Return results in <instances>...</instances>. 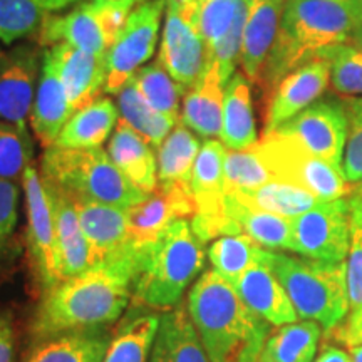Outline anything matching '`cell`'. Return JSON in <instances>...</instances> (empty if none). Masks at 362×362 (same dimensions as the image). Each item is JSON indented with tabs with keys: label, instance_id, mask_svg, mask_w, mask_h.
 I'll return each mask as SVG.
<instances>
[{
	"label": "cell",
	"instance_id": "53",
	"mask_svg": "<svg viewBox=\"0 0 362 362\" xmlns=\"http://www.w3.org/2000/svg\"><path fill=\"white\" fill-rule=\"evenodd\" d=\"M193 2H197V4H203V2H206V0H193Z\"/></svg>",
	"mask_w": 362,
	"mask_h": 362
},
{
	"label": "cell",
	"instance_id": "6",
	"mask_svg": "<svg viewBox=\"0 0 362 362\" xmlns=\"http://www.w3.org/2000/svg\"><path fill=\"white\" fill-rule=\"evenodd\" d=\"M42 181L72 202L103 203L123 210L146 197L99 148H47L42 156Z\"/></svg>",
	"mask_w": 362,
	"mask_h": 362
},
{
	"label": "cell",
	"instance_id": "26",
	"mask_svg": "<svg viewBox=\"0 0 362 362\" xmlns=\"http://www.w3.org/2000/svg\"><path fill=\"white\" fill-rule=\"evenodd\" d=\"M107 155L136 188L151 193L158 185V163L151 148L124 119H119Z\"/></svg>",
	"mask_w": 362,
	"mask_h": 362
},
{
	"label": "cell",
	"instance_id": "35",
	"mask_svg": "<svg viewBox=\"0 0 362 362\" xmlns=\"http://www.w3.org/2000/svg\"><path fill=\"white\" fill-rule=\"evenodd\" d=\"M262 248L247 235H225L214 240L208 259L214 270L233 285L252 265L259 264Z\"/></svg>",
	"mask_w": 362,
	"mask_h": 362
},
{
	"label": "cell",
	"instance_id": "15",
	"mask_svg": "<svg viewBox=\"0 0 362 362\" xmlns=\"http://www.w3.org/2000/svg\"><path fill=\"white\" fill-rule=\"evenodd\" d=\"M330 83L329 61L314 57L288 72L267 99L265 133L277 129L322 96Z\"/></svg>",
	"mask_w": 362,
	"mask_h": 362
},
{
	"label": "cell",
	"instance_id": "3",
	"mask_svg": "<svg viewBox=\"0 0 362 362\" xmlns=\"http://www.w3.org/2000/svg\"><path fill=\"white\" fill-rule=\"evenodd\" d=\"M188 312L211 362H260L272 325L218 272L208 270L193 284Z\"/></svg>",
	"mask_w": 362,
	"mask_h": 362
},
{
	"label": "cell",
	"instance_id": "20",
	"mask_svg": "<svg viewBox=\"0 0 362 362\" xmlns=\"http://www.w3.org/2000/svg\"><path fill=\"white\" fill-rule=\"evenodd\" d=\"M233 287L247 307H250L257 315H260L270 325L280 327V325L298 320L297 312L293 309L284 285L279 282L269 265H265L262 260L259 264L252 265L233 284Z\"/></svg>",
	"mask_w": 362,
	"mask_h": 362
},
{
	"label": "cell",
	"instance_id": "2",
	"mask_svg": "<svg viewBox=\"0 0 362 362\" xmlns=\"http://www.w3.org/2000/svg\"><path fill=\"white\" fill-rule=\"evenodd\" d=\"M362 25V0H285L279 34L259 86L265 98L288 72L332 45L349 42Z\"/></svg>",
	"mask_w": 362,
	"mask_h": 362
},
{
	"label": "cell",
	"instance_id": "29",
	"mask_svg": "<svg viewBox=\"0 0 362 362\" xmlns=\"http://www.w3.org/2000/svg\"><path fill=\"white\" fill-rule=\"evenodd\" d=\"M160 317L146 307H131L112 336L103 362H149Z\"/></svg>",
	"mask_w": 362,
	"mask_h": 362
},
{
	"label": "cell",
	"instance_id": "38",
	"mask_svg": "<svg viewBox=\"0 0 362 362\" xmlns=\"http://www.w3.org/2000/svg\"><path fill=\"white\" fill-rule=\"evenodd\" d=\"M33 160V139L25 126L0 121V180L19 181Z\"/></svg>",
	"mask_w": 362,
	"mask_h": 362
},
{
	"label": "cell",
	"instance_id": "12",
	"mask_svg": "<svg viewBox=\"0 0 362 362\" xmlns=\"http://www.w3.org/2000/svg\"><path fill=\"white\" fill-rule=\"evenodd\" d=\"M27 206V242H29L30 262L37 279L39 288L45 296L61 282L57 274V240L51 198L34 166H27L22 176Z\"/></svg>",
	"mask_w": 362,
	"mask_h": 362
},
{
	"label": "cell",
	"instance_id": "40",
	"mask_svg": "<svg viewBox=\"0 0 362 362\" xmlns=\"http://www.w3.org/2000/svg\"><path fill=\"white\" fill-rule=\"evenodd\" d=\"M47 12L37 0H0V40L12 44L40 29Z\"/></svg>",
	"mask_w": 362,
	"mask_h": 362
},
{
	"label": "cell",
	"instance_id": "52",
	"mask_svg": "<svg viewBox=\"0 0 362 362\" xmlns=\"http://www.w3.org/2000/svg\"><path fill=\"white\" fill-rule=\"evenodd\" d=\"M352 359L354 362H362V346H356V347H351L349 349Z\"/></svg>",
	"mask_w": 362,
	"mask_h": 362
},
{
	"label": "cell",
	"instance_id": "33",
	"mask_svg": "<svg viewBox=\"0 0 362 362\" xmlns=\"http://www.w3.org/2000/svg\"><path fill=\"white\" fill-rule=\"evenodd\" d=\"M202 144L197 136H193L188 126L180 121L158 148V183H178L189 187L194 160Z\"/></svg>",
	"mask_w": 362,
	"mask_h": 362
},
{
	"label": "cell",
	"instance_id": "37",
	"mask_svg": "<svg viewBox=\"0 0 362 362\" xmlns=\"http://www.w3.org/2000/svg\"><path fill=\"white\" fill-rule=\"evenodd\" d=\"M329 61L330 84L344 98H362V52L354 44L332 45L317 54Z\"/></svg>",
	"mask_w": 362,
	"mask_h": 362
},
{
	"label": "cell",
	"instance_id": "46",
	"mask_svg": "<svg viewBox=\"0 0 362 362\" xmlns=\"http://www.w3.org/2000/svg\"><path fill=\"white\" fill-rule=\"evenodd\" d=\"M0 362H16V332L8 314H0Z\"/></svg>",
	"mask_w": 362,
	"mask_h": 362
},
{
	"label": "cell",
	"instance_id": "50",
	"mask_svg": "<svg viewBox=\"0 0 362 362\" xmlns=\"http://www.w3.org/2000/svg\"><path fill=\"white\" fill-rule=\"evenodd\" d=\"M103 2L111 4V6H116L119 8H124V11H131L138 4H143V0H103Z\"/></svg>",
	"mask_w": 362,
	"mask_h": 362
},
{
	"label": "cell",
	"instance_id": "7",
	"mask_svg": "<svg viewBox=\"0 0 362 362\" xmlns=\"http://www.w3.org/2000/svg\"><path fill=\"white\" fill-rule=\"evenodd\" d=\"M253 151L260 156L275 180L297 185L314 194L319 202L347 197L352 188L344 176L342 166L312 155L304 146L277 131L264 133Z\"/></svg>",
	"mask_w": 362,
	"mask_h": 362
},
{
	"label": "cell",
	"instance_id": "9",
	"mask_svg": "<svg viewBox=\"0 0 362 362\" xmlns=\"http://www.w3.org/2000/svg\"><path fill=\"white\" fill-rule=\"evenodd\" d=\"M198 4L193 0H166V21L160 49V64L187 94L202 78L206 47L197 27Z\"/></svg>",
	"mask_w": 362,
	"mask_h": 362
},
{
	"label": "cell",
	"instance_id": "25",
	"mask_svg": "<svg viewBox=\"0 0 362 362\" xmlns=\"http://www.w3.org/2000/svg\"><path fill=\"white\" fill-rule=\"evenodd\" d=\"M79 223L89 242L96 264L124 247L128 238L126 210L93 202H74Z\"/></svg>",
	"mask_w": 362,
	"mask_h": 362
},
{
	"label": "cell",
	"instance_id": "36",
	"mask_svg": "<svg viewBox=\"0 0 362 362\" xmlns=\"http://www.w3.org/2000/svg\"><path fill=\"white\" fill-rule=\"evenodd\" d=\"M139 96L146 101L153 110L166 116L171 121H178V106L181 90L173 78L165 71L160 61L155 64L139 67L131 78Z\"/></svg>",
	"mask_w": 362,
	"mask_h": 362
},
{
	"label": "cell",
	"instance_id": "18",
	"mask_svg": "<svg viewBox=\"0 0 362 362\" xmlns=\"http://www.w3.org/2000/svg\"><path fill=\"white\" fill-rule=\"evenodd\" d=\"M45 189L52 205L57 240V274L62 282L84 274L90 267L96 265V260L81 228L74 202L49 185H45Z\"/></svg>",
	"mask_w": 362,
	"mask_h": 362
},
{
	"label": "cell",
	"instance_id": "27",
	"mask_svg": "<svg viewBox=\"0 0 362 362\" xmlns=\"http://www.w3.org/2000/svg\"><path fill=\"white\" fill-rule=\"evenodd\" d=\"M225 83L214 64H205L202 78L185 94L183 123L203 138L220 136Z\"/></svg>",
	"mask_w": 362,
	"mask_h": 362
},
{
	"label": "cell",
	"instance_id": "42",
	"mask_svg": "<svg viewBox=\"0 0 362 362\" xmlns=\"http://www.w3.org/2000/svg\"><path fill=\"white\" fill-rule=\"evenodd\" d=\"M342 103L349 117L342 171L347 183L354 187L362 181V98H346Z\"/></svg>",
	"mask_w": 362,
	"mask_h": 362
},
{
	"label": "cell",
	"instance_id": "11",
	"mask_svg": "<svg viewBox=\"0 0 362 362\" xmlns=\"http://www.w3.org/2000/svg\"><path fill=\"white\" fill-rule=\"evenodd\" d=\"M165 7L166 0H148L129 13L123 30L106 56V93L119 94L139 66L153 56Z\"/></svg>",
	"mask_w": 362,
	"mask_h": 362
},
{
	"label": "cell",
	"instance_id": "24",
	"mask_svg": "<svg viewBox=\"0 0 362 362\" xmlns=\"http://www.w3.org/2000/svg\"><path fill=\"white\" fill-rule=\"evenodd\" d=\"M220 139L225 148L232 151H245L259 143L252 106L250 81L240 72L233 74L225 86Z\"/></svg>",
	"mask_w": 362,
	"mask_h": 362
},
{
	"label": "cell",
	"instance_id": "45",
	"mask_svg": "<svg viewBox=\"0 0 362 362\" xmlns=\"http://www.w3.org/2000/svg\"><path fill=\"white\" fill-rule=\"evenodd\" d=\"M334 334H336L337 341L349 347V349L356 346H362V309L351 312L346 317V320L334 330Z\"/></svg>",
	"mask_w": 362,
	"mask_h": 362
},
{
	"label": "cell",
	"instance_id": "44",
	"mask_svg": "<svg viewBox=\"0 0 362 362\" xmlns=\"http://www.w3.org/2000/svg\"><path fill=\"white\" fill-rule=\"evenodd\" d=\"M346 279L351 314L362 309V226H352L351 247L346 259Z\"/></svg>",
	"mask_w": 362,
	"mask_h": 362
},
{
	"label": "cell",
	"instance_id": "13",
	"mask_svg": "<svg viewBox=\"0 0 362 362\" xmlns=\"http://www.w3.org/2000/svg\"><path fill=\"white\" fill-rule=\"evenodd\" d=\"M347 129L349 117L344 103L320 101L314 103L274 131L293 139L312 155L342 166Z\"/></svg>",
	"mask_w": 362,
	"mask_h": 362
},
{
	"label": "cell",
	"instance_id": "5",
	"mask_svg": "<svg viewBox=\"0 0 362 362\" xmlns=\"http://www.w3.org/2000/svg\"><path fill=\"white\" fill-rule=\"evenodd\" d=\"M260 260L274 272L298 319L314 320L332 332L349 314L346 262L327 264L277 250H262Z\"/></svg>",
	"mask_w": 362,
	"mask_h": 362
},
{
	"label": "cell",
	"instance_id": "49",
	"mask_svg": "<svg viewBox=\"0 0 362 362\" xmlns=\"http://www.w3.org/2000/svg\"><path fill=\"white\" fill-rule=\"evenodd\" d=\"M37 2L45 12H56L61 11V8H66L71 4L79 2V0H37Z\"/></svg>",
	"mask_w": 362,
	"mask_h": 362
},
{
	"label": "cell",
	"instance_id": "30",
	"mask_svg": "<svg viewBox=\"0 0 362 362\" xmlns=\"http://www.w3.org/2000/svg\"><path fill=\"white\" fill-rule=\"evenodd\" d=\"M119 110L111 99L98 98L88 107L72 115L54 146L93 149L99 148L117 124Z\"/></svg>",
	"mask_w": 362,
	"mask_h": 362
},
{
	"label": "cell",
	"instance_id": "23",
	"mask_svg": "<svg viewBox=\"0 0 362 362\" xmlns=\"http://www.w3.org/2000/svg\"><path fill=\"white\" fill-rule=\"evenodd\" d=\"M149 362H211L187 307L176 305L160 317Z\"/></svg>",
	"mask_w": 362,
	"mask_h": 362
},
{
	"label": "cell",
	"instance_id": "1",
	"mask_svg": "<svg viewBox=\"0 0 362 362\" xmlns=\"http://www.w3.org/2000/svg\"><path fill=\"white\" fill-rule=\"evenodd\" d=\"M141 247L126 240L124 247L84 274L59 282L42 296L33 322L40 339L66 330L107 327L123 315L133 298Z\"/></svg>",
	"mask_w": 362,
	"mask_h": 362
},
{
	"label": "cell",
	"instance_id": "4",
	"mask_svg": "<svg viewBox=\"0 0 362 362\" xmlns=\"http://www.w3.org/2000/svg\"><path fill=\"white\" fill-rule=\"evenodd\" d=\"M205 267L203 242L187 218L171 223L156 242L141 247L133 284V305L170 310Z\"/></svg>",
	"mask_w": 362,
	"mask_h": 362
},
{
	"label": "cell",
	"instance_id": "16",
	"mask_svg": "<svg viewBox=\"0 0 362 362\" xmlns=\"http://www.w3.org/2000/svg\"><path fill=\"white\" fill-rule=\"evenodd\" d=\"M45 52L56 66L72 115L96 101L106 83V57L66 42L52 45Z\"/></svg>",
	"mask_w": 362,
	"mask_h": 362
},
{
	"label": "cell",
	"instance_id": "22",
	"mask_svg": "<svg viewBox=\"0 0 362 362\" xmlns=\"http://www.w3.org/2000/svg\"><path fill=\"white\" fill-rule=\"evenodd\" d=\"M71 117L72 112L67 104L64 86L61 83L52 59L45 52L37 93H35L33 111H30L35 136L44 148H51L56 144L59 134Z\"/></svg>",
	"mask_w": 362,
	"mask_h": 362
},
{
	"label": "cell",
	"instance_id": "34",
	"mask_svg": "<svg viewBox=\"0 0 362 362\" xmlns=\"http://www.w3.org/2000/svg\"><path fill=\"white\" fill-rule=\"evenodd\" d=\"M117 110L123 119L151 146L160 148L170 129L176 124L175 121L153 110L144 99L139 96L133 81H129L117 94Z\"/></svg>",
	"mask_w": 362,
	"mask_h": 362
},
{
	"label": "cell",
	"instance_id": "14",
	"mask_svg": "<svg viewBox=\"0 0 362 362\" xmlns=\"http://www.w3.org/2000/svg\"><path fill=\"white\" fill-rule=\"evenodd\" d=\"M197 214L192 189L187 185L158 183L143 202L126 210L128 242L144 247L156 242L176 220Z\"/></svg>",
	"mask_w": 362,
	"mask_h": 362
},
{
	"label": "cell",
	"instance_id": "8",
	"mask_svg": "<svg viewBox=\"0 0 362 362\" xmlns=\"http://www.w3.org/2000/svg\"><path fill=\"white\" fill-rule=\"evenodd\" d=\"M129 17V11L103 0L81 4L62 17L47 16L39 29L40 45L71 44L96 56L106 57Z\"/></svg>",
	"mask_w": 362,
	"mask_h": 362
},
{
	"label": "cell",
	"instance_id": "48",
	"mask_svg": "<svg viewBox=\"0 0 362 362\" xmlns=\"http://www.w3.org/2000/svg\"><path fill=\"white\" fill-rule=\"evenodd\" d=\"M312 362H354L351 352L341 349L337 346H325L320 354Z\"/></svg>",
	"mask_w": 362,
	"mask_h": 362
},
{
	"label": "cell",
	"instance_id": "28",
	"mask_svg": "<svg viewBox=\"0 0 362 362\" xmlns=\"http://www.w3.org/2000/svg\"><path fill=\"white\" fill-rule=\"evenodd\" d=\"M225 211L233 221L238 235H247L267 250L292 252L291 218L248 206L230 193H226Z\"/></svg>",
	"mask_w": 362,
	"mask_h": 362
},
{
	"label": "cell",
	"instance_id": "19",
	"mask_svg": "<svg viewBox=\"0 0 362 362\" xmlns=\"http://www.w3.org/2000/svg\"><path fill=\"white\" fill-rule=\"evenodd\" d=\"M285 0H250L240 51V66L250 83L259 84L262 69L279 34Z\"/></svg>",
	"mask_w": 362,
	"mask_h": 362
},
{
	"label": "cell",
	"instance_id": "39",
	"mask_svg": "<svg viewBox=\"0 0 362 362\" xmlns=\"http://www.w3.org/2000/svg\"><path fill=\"white\" fill-rule=\"evenodd\" d=\"M274 176L260 156L252 149L226 151L225 156V189L226 193H243L262 187Z\"/></svg>",
	"mask_w": 362,
	"mask_h": 362
},
{
	"label": "cell",
	"instance_id": "21",
	"mask_svg": "<svg viewBox=\"0 0 362 362\" xmlns=\"http://www.w3.org/2000/svg\"><path fill=\"white\" fill-rule=\"evenodd\" d=\"M112 341L107 327L51 334L35 339L25 362H103Z\"/></svg>",
	"mask_w": 362,
	"mask_h": 362
},
{
	"label": "cell",
	"instance_id": "43",
	"mask_svg": "<svg viewBox=\"0 0 362 362\" xmlns=\"http://www.w3.org/2000/svg\"><path fill=\"white\" fill-rule=\"evenodd\" d=\"M19 189L13 181L0 180V267L11 255V245L17 225Z\"/></svg>",
	"mask_w": 362,
	"mask_h": 362
},
{
	"label": "cell",
	"instance_id": "10",
	"mask_svg": "<svg viewBox=\"0 0 362 362\" xmlns=\"http://www.w3.org/2000/svg\"><path fill=\"white\" fill-rule=\"evenodd\" d=\"M291 221L293 253L327 264L346 262L352 235L346 197L317 203Z\"/></svg>",
	"mask_w": 362,
	"mask_h": 362
},
{
	"label": "cell",
	"instance_id": "54",
	"mask_svg": "<svg viewBox=\"0 0 362 362\" xmlns=\"http://www.w3.org/2000/svg\"><path fill=\"white\" fill-rule=\"evenodd\" d=\"M0 56H2V52H0Z\"/></svg>",
	"mask_w": 362,
	"mask_h": 362
},
{
	"label": "cell",
	"instance_id": "41",
	"mask_svg": "<svg viewBox=\"0 0 362 362\" xmlns=\"http://www.w3.org/2000/svg\"><path fill=\"white\" fill-rule=\"evenodd\" d=\"M243 0H206L197 12V27L205 47H214L232 27Z\"/></svg>",
	"mask_w": 362,
	"mask_h": 362
},
{
	"label": "cell",
	"instance_id": "32",
	"mask_svg": "<svg viewBox=\"0 0 362 362\" xmlns=\"http://www.w3.org/2000/svg\"><path fill=\"white\" fill-rule=\"evenodd\" d=\"M230 194H233L235 198H238L240 202L248 206L291 220L310 210L317 203H320L307 189L275 178L267 181L259 188L252 189V192Z\"/></svg>",
	"mask_w": 362,
	"mask_h": 362
},
{
	"label": "cell",
	"instance_id": "47",
	"mask_svg": "<svg viewBox=\"0 0 362 362\" xmlns=\"http://www.w3.org/2000/svg\"><path fill=\"white\" fill-rule=\"evenodd\" d=\"M346 200L349 205L352 226H362V181L351 188Z\"/></svg>",
	"mask_w": 362,
	"mask_h": 362
},
{
	"label": "cell",
	"instance_id": "17",
	"mask_svg": "<svg viewBox=\"0 0 362 362\" xmlns=\"http://www.w3.org/2000/svg\"><path fill=\"white\" fill-rule=\"evenodd\" d=\"M37 52L30 47H17L0 56V119L25 126L33 111Z\"/></svg>",
	"mask_w": 362,
	"mask_h": 362
},
{
	"label": "cell",
	"instance_id": "51",
	"mask_svg": "<svg viewBox=\"0 0 362 362\" xmlns=\"http://www.w3.org/2000/svg\"><path fill=\"white\" fill-rule=\"evenodd\" d=\"M349 42H351V44H354V45H356V47H357V49H359V51L362 52V25L359 27V29H357V30H356V33H354V35H352V37H351V40H349Z\"/></svg>",
	"mask_w": 362,
	"mask_h": 362
},
{
	"label": "cell",
	"instance_id": "31",
	"mask_svg": "<svg viewBox=\"0 0 362 362\" xmlns=\"http://www.w3.org/2000/svg\"><path fill=\"white\" fill-rule=\"evenodd\" d=\"M322 332V327L314 320L280 325L267 339L260 362H312Z\"/></svg>",
	"mask_w": 362,
	"mask_h": 362
}]
</instances>
